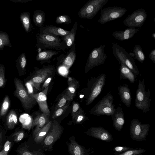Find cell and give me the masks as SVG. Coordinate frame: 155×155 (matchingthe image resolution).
<instances>
[{
	"mask_svg": "<svg viewBox=\"0 0 155 155\" xmlns=\"http://www.w3.org/2000/svg\"><path fill=\"white\" fill-rule=\"evenodd\" d=\"M108 1V0H88L78 11L79 17L81 18L92 19Z\"/></svg>",
	"mask_w": 155,
	"mask_h": 155,
	"instance_id": "cell-7",
	"label": "cell"
},
{
	"mask_svg": "<svg viewBox=\"0 0 155 155\" xmlns=\"http://www.w3.org/2000/svg\"><path fill=\"white\" fill-rule=\"evenodd\" d=\"M18 123V117L16 112L11 110L8 113L6 118V124L10 129L13 128Z\"/></svg>",
	"mask_w": 155,
	"mask_h": 155,
	"instance_id": "cell-31",
	"label": "cell"
},
{
	"mask_svg": "<svg viewBox=\"0 0 155 155\" xmlns=\"http://www.w3.org/2000/svg\"><path fill=\"white\" fill-rule=\"evenodd\" d=\"M144 149H137L129 150L117 155H137L145 152Z\"/></svg>",
	"mask_w": 155,
	"mask_h": 155,
	"instance_id": "cell-38",
	"label": "cell"
},
{
	"mask_svg": "<svg viewBox=\"0 0 155 155\" xmlns=\"http://www.w3.org/2000/svg\"><path fill=\"white\" fill-rule=\"evenodd\" d=\"M67 101L66 99L63 94L60 99L56 105L54 110L64 106L66 104Z\"/></svg>",
	"mask_w": 155,
	"mask_h": 155,
	"instance_id": "cell-42",
	"label": "cell"
},
{
	"mask_svg": "<svg viewBox=\"0 0 155 155\" xmlns=\"http://www.w3.org/2000/svg\"><path fill=\"white\" fill-rule=\"evenodd\" d=\"M67 82L68 87L63 95L67 101H71L75 96L79 84L76 79L70 77H68Z\"/></svg>",
	"mask_w": 155,
	"mask_h": 155,
	"instance_id": "cell-20",
	"label": "cell"
},
{
	"mask_svg": "<svg viewBox=\"0 0 155 155\" xmlns=\"http://www.w3.org/2000/svg\"><path fill=\"white\" fill-rule=\"evenodd\" d=\"M71 19L68 15H59L56 18L55 22L56 23L61 24H68L71 22Z\"/></svg>",
	"mask_w": 155,
	"mask_h": 155,
	"instance_id": "cell-36",
	"label": "cell"
},
{
	"mask_svg": "<svg viewBox=\"0 0 155 155\" xmlns=\"http://www.w3.org/2000/svg\"><path fill=\"white\" fill-rule=\"evenodd\" d=\"M77 22L75 21L69 32L62 37V39L64 42L67 48H71L74 43V40L77 29Z\"/></svg>",
	"mask_w": 155,
	"mask_h": 155,
	"instance_id": "cell-24",
	"label": "cell"
},
{
	"mask_svg": "<svg viewBox=\"0 0 155 155\" xmlns=\"http://www.w3.org/2000/svg\"><path fill=\"white\" fill-rule=\"evenodd\" d=\"M147 16V12L145 9H138L128 15L123 23L125 26L130 28L140 27L145 22Z\"/></svg>",
	"mask_w": 155,
	"mask_h": 155,
	"instance_id": "cell-12",
	"label": "cell"
},
{
	"mask_svg": "<svg viewBox=\"0 0 155 155\" xmlns=\"http://www.w3.org/2000/svg\"><path fill=\"white\" fill-rule=\"evenodd\" d=\"M111 116L113 127L117 130L121 131L124 124L125 119L124 113L120 104L115 108L114 113Z\"/></svg>",
	"mask_w": 155,
	"mask_h": 155,
	"instance_id": "cell-17",
	"label": "cell"
},
{
	"mask_svg": "<svg viewBox=\"0 0 155 155\" xmlns=\"http://www.w3.org/2000/svg\"><path fill=\"white\" fill-rule=\"evenodd\" d=\"M113 100V95L110 93H107L91 110L90 113L97 116H111L115 109Z\"/></svg>",
	"mask_w": 155,
	"mask_h": 155,
	"instance_id": "cell-5",
	"label": "cell"
},
{
	"mask_svg": "<svg viewBox=\"0 0 155 155\" xmlns=\"http://www.w3.org/2000/svg\"><path fill=\"white\" fill-rule=\"evenodd\" d=\"M15 2L26 3L32 0H10Z\"/></svg>",
	"mask_w": 155,
	"mask_h": 155,
	"instance_id": "cell-49",
	"label": "cell"
},
{
	"mask_svg": "<svg viewBox=\"0 0 155 155\" xmlns=\"http://www.w3.org/2000/svg\"><path fill=\"white\" fill-rule=\"evenodd\" d=\"M69 150L72 155H86L85 150L74 140H71Z\"/></svg>",
	"mask_w": 155,
	"mask_h": 155,
	"instance_id": "cell-28",
	"label": "cell"
},
{
	"mask_svg": "<svg viewBox=\"0 0 155 155\" xmlns=\"http://www.w3.org/2000/svg\"><path fill=\"white\" fill-rule=\"evenodd\" d=\"M8 153L3 150L0 152V155H7Z\"/></svg>",
	"mask_w": 155,
	"mask_h": 155,
	"instance_id": "cell-50",
	"label": "cell"
},
{
	"mask_svg": "<svg viewBox=\"0 0 155 155\" xmlns=\"http://www.w3.org/2000/svg\"><path fill=\"white\" fill-rule=\"evenodd\" d=\"M49 116L42 113L38 115L32 121L31 127H36L33 132L34 137L37 133L49 121Z\"/></svg>",
	"mask_w": 155,
	"mask_h": 155,
	"instance_id": "cell-19",
	"label": "cell"
},
{
	"mask_svg": "<svg viewBox=\"0 0 155 155\" xmlns=\"http://www.w3.org/2000/svg\"><path fill=\"white\" fill-rule=\"evenodd\" d=\"M149 57L150 60L154 63H155V48H154L150 51Z\"/></svg>",
	"mask_w": 155,
	"mask_h": 155,
	"instance_id": "cell-45",
	"label": "cell"
},
{
	"mask_svg": "<svg viewBox=\"0 0 155 155\" xmlns=\"http://www.w3.org/2000/svg\"><path fill=\"white\" fill-rule=\"evenodd\" d=\"M55 70L52 65L43 67L41 68H37L35 73L29 82L39 91H41V84L49 77L52 76Z\"/></svg>",
	"mask_w": 155,
	"mask_h": 155,
	"instance_id": "cell-11",
	"label": "cell"
},
{
	"mask_svg": "<svg viewBox=\"0 0 155 155\" xmlns=\"http://www.w3.org/2000/svg\"><path fill=\"white\" fill-rule=\"evenodd\" d=\"M120 77L121 79H127L130 83L134 84L136 78L134 74L127 66L120 63Z\"/></svg>",
	"mask_w": 155,
	"mask_h": 155,
	"instance_id": "cell-25",
	"label": "cell"
},
{
	"mask_svg": "<svg viewBox=\"0 0 155 155\" xmlns=\"http://www.w3.org/2000/svg\"><path fill=\"white\" fill-rule=\"evenodd\" d=\"M69 105L70 103L68 102L63 106L54 110L52 118L53 119H55L63 114L68 108Z\"/></svg>",
	"mask_w": 155,
	"mask_h": 155,
	"instance_id": "cell-37",
	"label": "cell"
},
{
	"mask_svg": "<svg viewBox=\"0 0 155 155\" xmlns=\"http://www.w3.org/2000/svg\"><path fill=\"white\" fill-rule=\"evenodd\" d=\"M88 135L105 142H110L113 140L112 135L101 127H91L86 132Z\"/></svg>",
	"mask_w": 155,
	"mask_h": 155,
	"instance_id": "cell-14",
	"label": "cell"
},
{
	"mask_svg": "<svg viewBox=\"0 0 155 155\" xmlns=\"http://www.w3.org/2000/svg\"><path fill=\"white\" fill-rule=\"evenodd\" d=\"M152 36L154 38V39H155V33H154L152 34Z\"/></svg>",
	"mask_w": 155,
	"mask_h": 155,
	"instance_id": "cell-51",
	"label": "cell"
},
{
	"mask_svg": "<svg viewBox=\"0 0 155 155\" xmlns=\"http://www.w3.org/2000/svg\"><path fill=\"white\" fill-rule=\"evenodd\" d=\"M45 15L44 12L40 10H36L33 15V22L36 27L41 28L43 26L45 21Z\"/></svg>",
	"mask_w": 155,
	"mask_h": 155,
	"instance_id": "cell-26",
	"label": "cell"
},
{
	"mask_svg": "<svg viewBox=\"0 0 155 155\" xmlns=\"http://www.w3.org/2000/svg\"><path fill=\"white\" fill-rule=\"evenodd\" d=\"M138 30L139 29L129 28L124 31H114L112 33V35L115 39L123 41L133 37Z\"/></svg>",
	"mask_w": 155,
	"mask_h": 155,
	"instance_id": "cell-22",
	"label": "cell"
},
{
	"mask_svg": "<svg viewBox=\"0 0 155 155\" xmlns=\"http://www.w3.org/2000/svg\"><path fill=\"white\" fill-rule=\"evenodd\" d=\"M38 153L37 152L33 153L28 150H26L23 151L21 153V155H39Z\"/></svg>",
	"mask_w": 155,
	"mask_h": 155,
	"instance_id": "cell-48",
	"label": "cell"
},
{
	"mask_svg": "<svg viewBox=\"0 0 155 155\" xmlns=\"http://www.w3.org/2000/svg\"><path fill=\"white\" fill-rule=\"evenodd\" d=\"M76 57L74 43L66 54H62L57 57V63L61 66L68 69L73 64Z\"/></svg>",
	"mask_w": 155,
	"mask_h": 155,
	"instance_id": "cell-13",
	"label": "cell"
},
{
	"mask_svg": "<svg viewBox=\"0 0 155 155\" xmlns=\"http://www.w3.org/2000/svg\"><path fill=\"white\" fill-rule=\"evenodd\" d=\"M5 46L12 47L8 34L4 32L0 31V49L2 50Z\"/></svg>",
	"mask_w": 155,
	"mask_h": 155,
	"instance_id": "cell-33",
	"label": "cell"
},
{
	"mask_svg": "<svg viewBox=\"0 0 155 155\" xmlns=\"http://www.w3.org/2000/svg\"><path fill=\"white\" fill-rule=\"evenodd\" d=\"M134 149L129 147L124 146H117L114 147L113 150L115 152L121 153L125 152L129 150H132Z\"/></svg>",
	"mask_w": 155,
	"mask_h": 155,
	"instance_id": "cell-41",
	"label": "cell"
},
{
	"mask_svg": "<svg viewBox=\"0 0 155 155\" xmlns=\"http://www.w3.org/2000/svg\"><path fill=\"white\" fill-rule=\"evenodd\" d=\"M150 125L149 124H142L137 119H133L130 126V133L133 140H145L148 134Z\"/></svg>",
	"mask_w": 155,
	"mask_h": 155,
	"instance_id": "cell-10",
	"label": "cell"
},
{
	"mask_svg": "<svg viewBox=\"0 0 155 155\" xmlns=\"http://www.w3.org/2000/svg\"><path fill=\"white\" fill-rule=\"evenodd\" d=\"M88 119V117L85 116L84 112L78 115L73 120L74 121L75 123L79 124Z\"/></svg>",
	"mask_w": 155,
	"mask_h": 155,
	"instance_id": "cell-40",
	"label": "cell"
},
{
	"mask_svg": "<svg viewBox=\"0 0 155 155\" xmlns=\"http://www.w3.org/2000/svg\"><path fill=\"white\" fill-rule=\"evenodd\" d=\"M84 110L81 109L79 104L76 102H74L71 110V116L72 120L79 114L84 113Z\"/></svg>",
	"mask_w": 155,
	"mask_h": 155,
	"instance_id": "cell-35",
	"label": "cell"
},
{
	"mask_svg": "<svg viewBox=\"0 0 155 155\" xmlns=\"http://www.w3.org/2000/svg\"><path fill=\"white\" fill-rule=\"evenodd\" d=\"M133 52L135 59L143 63L145 59V55L141 46L139 45H135L133 48Z\"/></svg>",
	"mask_w": 155,
	"mask_h": 155,
	"instance_id": "cell-32",
	"label": "cell"
},
{
	"mask_svg": "<svg viewBox=\"0 0 155 155\" xmlns=\"http://www.w3.org/2000/svg\"><path fill=\"white\" fill-rule=\"evenodd\" d=\"M11 145V142L8 140L4 144L3 150L6 152L8 153L10 149Z\"/></svg>",
	"mask_w": 155,
	"mask_h": 155,
	"instance_id": "cell-46",
	"label": "cell"
},
{
	"mask_svg": "<svg viewBox=\"0 0 155 155\" xmlns=\"http://www.w3.org/2000/svg\"><path fill=\"white\" fill-rule=\"evenodd\" d=\"M118 94L121 101L127 107L131 105L132 96L127 84H124L118 87Z\"/></svg>",
	"mask_w": 155,
	"mask_h": 155,
	"instance_id": "cell-21",
	"label": "cell"
},
{
	"mask_svg": "<svg viewBox=\"0 0 155 155\" xmlns=\"http://www.w3.org/2000/svg\"><path fill=\"white\" fill-rule=\"evenodd\" d=\"M36 37V46L41 49L64 51L67 48L62 38L59 36L40 32L37 33Z\"/></svg>",
	"mask_w": 155,
	"mask_h": 155,
	"instance_id": "cell-1",
	"label": "cell"
},
{
	"mask_svg": "<svg viewBox=\"0 0 155 155\" xmlns=\"http://www.w3.org/2000/svg\"><path fill=\"white\" fill-rule=\"evenodd\" d=\"M52 79V76L48 78L44 82V83L42 87V89H44L45 88L49 86Z\"/></svg>",
	"mask_w": 155,
	"mask_h": 155,
	"instance_id": "cell-44",
	"label": "cell"
},
{
	"mask_svg": "<svg viewBox=\"0 0 155 155\" xmlns=\"http://www.w3.org/2000/svg\"><path fill=\"white\" fill-rule=\"evenodd\" d=\"M5 68L3 64H0V88L5 86Z\"/></svg>",
	"mask_w": 155,
	"mask_h": 155,
	"instance_id": "cell-39",
	"label": "cell"
},
{
	"mask_svg": "<svg viewBox=\"0 0 155 155\" xmlns=\"http://www.w3.org/2000/svg\"><path fill=\"white\" fill-rule=\"evenodd\" d=\"M52 123V121H49L34 137V141L36 143H38L42 142L50 129Z\"/></svg>",
	"mask_w": 155,
	"mask_h": 155,
	"instance_id": "cell-29",
	"label": "cell"
},
{
	"mask_svg": "<svg viewBox=\"0 0 155 155\" xmlns=\"http://www.w3.org/2000/svg\"><path fill=\"white\" fill-rule=\"evenodd\" d=\"M106 45H101L94 48L90 53L85 68V73H87L93 68L104 63L107 55L104 52Z\"/></svg>",
	"mask_w": 155,
	"mask_h": 155,
	"instance_id": "cell-8",
	"label": "cell"
},
{
	"mask_svg": "<svg viewBox=\"0 0 155 155\" xmlns=\"http://www.w3.org/2000/svg\"><path fill=\"white\" fill-rule=\"evenodd\" d=\"M137 155H142L139 154H137Z\"/></svg>",
	"mask_w": 155,
	"mask_h": 155,
	"instance_id": "cell-52",
	"label": "cell"
},
{
	"mask_svg": "<svg viewBox=\"0 0 155 155\" xmlns=\"http://www.w3.org/2000/svg\"><path fill=\"white\" fill-rule=\"evenodd\" d=\"M31 118L29 117L27 118H25L21 115L20 117V120L23 126L24 127L27 126L30 123Z\"/></svg>",
	"mask_w": 155,
	"mask_h": 155,
	"instance_id": "cell-43",
	"label": "cell"
},
{
	"mask_svg": "<svg viewBox=\"0 0 155 155\" xmlns=\"http://www.w3.org/2000/svg\"><path fill=\"white\" fill-rule=\"evenodd\" d=\"M10 106V101L8 95H6L2 102L0 109V117L4 116Z\"/></svg>",
	"mask_w": 155,
	"mask_h": 155,
	"instance_id": "cell-34",
	"label": "cell"
},
{
	"mask_svg": "<svg viewBox=\"0 0 155 155\" xmlns=\"http://www.w3.org/2000/svg\"><path fill=\"white\" fill-rule=\"evenodd\" d=\"M20 18L26 32L28 33L31 31L33 27L31 22L30 13L28 12H23L20 15Z\"/></svg>",
	"mask_w": 155,
	"mask_h": 155,
	"instance_id": "cell-27",
	"label": "cell"
},
{
	"mask_svg": "<svg viewBox=\"0 0 155 155\" xmlns=\"http://www.w3.org/2000/svg\"><path fill=\"white\" fill-rule=\"evenodd\" d=\"M62 52L60 51L45 50L37 54L36 60L41 64L50 62L54 56Z\"/></svg>",
	"mask_w": 155,
	"mask_h": 155,
	"instance_id": "cell-23",
	"label": "cell"
},
{
	"mask_svg": "<svg viewBox=\"0 0 155 155\" xmlns=\"http://www.w3.org/2000/svg\"><path fill=\"white\" fill-rule=\"evenodd\" d=\"M27 61L25 53H22L16 60V65L19 75L20 76L25 73L26 66Z\"/></svg>",
	"mask_w": 155,
	"mask_h": 155,
	"instance_id": "cell-30",
	"label": "cell"
},
{
	"mask_svg": "<svg viewBox=\"0 0 155 155\" xmlns=\"http://www.w3.org/2000/svg\"><path fill=\"white\" fill-rule=\"evenodd\" d=\"M124 8L118 6H110L101 10L100 17L98 22L101 25L122 17L127 12Z\"/></svg>",
	"mask_w": 155,
	"mask_h": 155,
	"instance_id": "cell-9",
	"label": "cell"
},
{
	"mask_svg": "<svg viewBox=\"0 0 155 155\" xmlns=\"http://www.w3.org/2000/svg\"><path fill=\"white\" fill-rule=\"evenodd\" d=\"M106 75L101 73L96 77H91L86 91V104H91L101 92L106 82Z\"/></svg>",
	"mask_w": 155,
	"mask_h": 155,
	"instance_id": "cell-2",
	"label": "cell"
},
{
	"mask_svg": "<svg viewBox=\"0 0 155 155\" xmlns=\"http://www.w3.org/2000/svg\"><path fill=\"white\" fill-rule=\"evenodd\" d=\"M40 32L57 36L63 37L67 35L70 31L65 30L59 27L48 25L40 28Z\"/></svg>",
	"mask_w": 155,
	"mask_h": 155,
	"instance_id": "cell-18",
	"label": "cell"
},
{
	"mask_svg": "<svg viewBox=\"0 0 155 155\" xmlns=\"http://www.w3.org/2000/svg\"><path fill=\"white\" fill-rule=\"evenodd\" d=\"M151 99L150 89L146 91L144 80H139L137 90L135 97V105L137 108L146 113L149 111Z\"/></svg>",
	"mask_w": 155,
	"mask_h": 155,
	"instance_id": "cell-6",
	"label": "cell"
},
{
	"mask_svg": "<svg viewBox=\"0 0 155 155\" xmlns=\"http://www.w3.org/2000/svg\"><path fill=\"white\" fill-rule=\"evenodd\" d=\"M14 80L15 89L14 94L21 101L25 110L29 112L37 102L31 94L27 91L20 79L15 78Z\"/></svg>",
	"mask_w": 155,
	"mask_h": 155,
	"instance_id": "cell-3",
	"label": "cell"
},
{
	"mask_svg": "<svg viewBox=\"0 0 155 155\" xmlns=\"http://www.w3.org/2000/svg\"><path fill=\"white\" fill-rule=\"evenodd\" d=\"M52 129L48 133L44 140V143L47 146L52 145L59 138L62 130V127L56 121H52Z\"/></svg>",
	"mask_w": 155,
	"mask_h": 155,
	"instance_id": "cell-15",
	"label": "cell"
},
{
	"mask_svg": "<svg viewBox=\"0 0 155 155\" xmlns=\"http://www.w3.org/2000/svg\"><path fill=\"white\" fill-rule=\"evenodd\" d=\"M113 54L119 61L127 66L133 73L136 78L140 72L133 59L127 51L118 43L111 44Z\"/></svg>",
	"mask_w": 155,
	"mask_h": 155,
	"instance_id": "cell-4",
	"label": "cell"
},
{
	"mask_svg": "<svg viewBox=\"0 0 155 155\" xmlns=\"http://www.w3.org/2000/svg\"><path fill=\"white\" fill-rule=\"evenodd\" d=\"M48 88L49 86L38 93L31 94L38 104L41 110L48 116L50 113L47 101V95Z\"/></svg>",
	"mask_w": 155,
	"mask_h": 155,
	"instance_id": "cell-16",
	"label": "cell"
},
{
	"mask_svg": "<svg viewBox=\"0 0 155 155\" xmlns=\"http://www.w3.org/2000/svg\"><path fill=\"white\" fill-rule=\"evenodd\" d=\"M18 135L16 136V138L15 140L16 141H18L21 140L23 138L24 133L22 132H20L17 133Z\"/></svg>",
	"mask_w": 155,
	"mask_h": 155,
	"instance_id": "cell-47",
	"label": "cell"
}]
</instances>
